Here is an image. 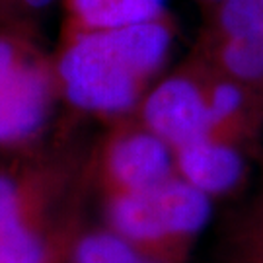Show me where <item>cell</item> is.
<instances>
[{
    "label": "cell",
    "mask_w": 263,
    "mask_h": 263,
    "mask_svg": "<svg viewBox=\"0 0 263 263\" xmlns=\"http://www.w3.org/2000/svg\"><path fill=\"white\" fill-rule=\"evenodd\" d=\"M172 35L160 20L111 29H90L70 43L59 65L68 100L90 111H123L142 80L162 65Z\"/></svg>",
    "instance_id": "6da1fadb"
},
{
    "label": "cell",
    "mask_w": 263,
    "mask_h": 263,
    "mask_svg": "<svg viewBox=\"0 0 263 263\" xmlns=\"http://www.w3.org/2000/svg\"><path fill=\"white\" fill-rule=\"evenodd\" d=\"M209 216V195L185 179H166L154 187L125 191L111 207L117 234L137 242L193 234L207 224Z\"/></svg>",
    "instance_id": "7a4b0ae2"
},
{
    "label": "cell",
    "mask_w": 263,
    "mask_h": 263,
    "mask_svg": "<svg viewBox=\"0 0 263 263\" xmlns=\"http://www.w3.org/2000/svg\"><path fill=\"white\" fill-rule=\"evenodd\" d=\"M49 107L43 72L16 47L0 39V142H12L37 131Z\"/></svg>",
    "instance_id": "3957f363"
},
{
    "label": "cell",
    "mask_w": 263,
    "mask_h": 263,
    "mask_svg": "<svg viewBox=\"0 0 263 263\" xmlns=\"http://www.w3.org/2000/svg\"><path fill=\"white\" fill-rule=\"evenodd\" d=\"M144 121L156 137L178 151L211 139L215 129L209 100L193 82L183 78L166 80L148 96Z\"/></svg>",
    "instance_id": "277c9868"
},
{
    "label": "cell",
    "mask_w": 263,
    "mask_h": 263,
    "mask_svg": "<svg viewBox=\"0 0 263 263\" xmlns=\"http://www.w3.org/2000/svg\"><path fill=\"white\" fill-rule=\"evenodd\" d=\"M111 172L127 191H141L170 179L172 154L154 133H137L115 144Z\"/></svg>",
    "instance_id": "5b68a950"
},
{
    "label": "cell",
    "mask_w": 263,
    "mask_h": 263,
    "mask_svg": "<svg viewBox=\"0 0 263 263\" xmlns=\"http://www.w3.org/2000/svg\"><path fill=\"white\" fill-rule=\"evenodd\" d=\"M178 168L187 183L215 195L232 189L242 179L244 160L232 146L205 139L179 148Z\"/></svg>",
    "instance_id": "8992f818"
},
{
    "label": "cell",
    "mask_w": 263,
    "mask_h": 263,
    "mask_svg": "<svg viewBox=\"0 0 263 263\" xmlns=\"http://www.w3.org/2000/svg\"><path fill=\"white\" fill-rule=\"evenodd\" d=\"M43 246L24 222L16 183L0 176V263H43Z\"/></svg>",
    "instance_id": "52a82bcc"
},
{
    "label": "cell",
    "mask_w": 263,
    "mask_h": 263,
    "mask_svg": "<svg viewBox=\"0 0 263 263\" xmlns=\"http://www.w3.org/2000/svg\"><path fill=\"white\" fill-rule=\"evenodd\" d=\"M86 29H111L160 18L166 0H70Z\"/></svg>",
    "instance_id": "ba28073f"
},
{
    "label": "cell",
    "mask_w": 263,
    "mask_h": 263,
    "mask_svg": "<svg viewBox=\"0 0 263 263\" xmlns=\"http://www.w3.org/2000/svg\"><path fill=\"white\" fill-rule=\"evenodd\" d=\"M74 263H158L142 257L121 234H92L78 244Z\"/></svg>",
    "instance_id": "9c48e42d"
},
{
    "label": "cell",
    "mask_w": 263,
    "mask_h": 263,
    "mask_svg": "<svg viewBox=\"0 0 263 263\" xmlns=\"http://www.w3.org/2000/svg\"><path fill=\"white\" fill-rule=\"evenodd\" d=\"M240 105H242V90L230 82L218 84L209 98V109L215 125L232 117L240 109Z\"/></svg>",
    "instance_id": "30bf717a"
},
{
    "label": "cell",
    "mask_w": 263,
    "mask_h": 263,
    "mask_svg": "<svg viewBox=\"0 0 263 263\" xmlns=\"http://www.w3.org/2000/svg\"><path fill=\"white\" fill-rule=\"evenodd\" d=\"M26 4H29L31 8H45V6H49L53 0H24Z\"/></svg>",
    "instance_id": "8fae6325"
}]
</instances>
